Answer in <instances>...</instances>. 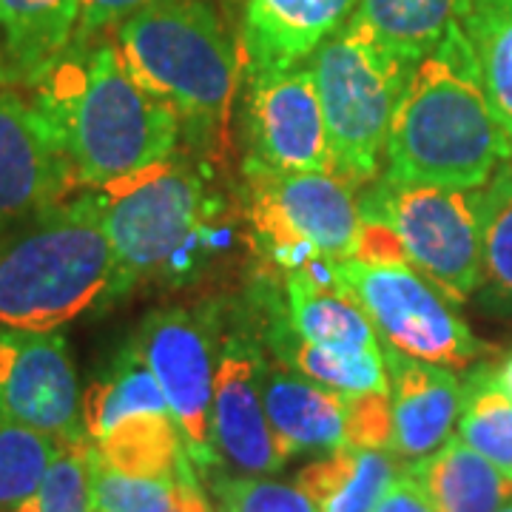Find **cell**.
I'll return each instance as SVG.
<instances>
[{"label": "cell", "mask_w": 512, "mask_h": 512, "mask_svg": "<svg viewBox=\"0 0 512 512\" xmlns=\"http://www.w3.org/2000/svg\"><path fill=\"white\" fill-rule=\"evenodd\" d=\"M32 103L72 183L86 188L168 160L180 137V114L131 77L117 43H72L37 80Z\"/></svg>", "instance_id": "cell-1"}, {"label": "cell", "mask_w": 512, "mask_h": 512, "mask_svg": "<svg viewBox=\"0 0 512 512\" xmlns=\"http://www.w3.org/2000/svg\"><path fill=\"white\" fill-rule=\"evenodd\" d=\"M512 160L458 23L413 69L387 134V171L410 183L478 191Z\"/></svg>", "instance_id": "cell-2"}, {"label": "cell", "mask_w": 512, "mask_h": 512, "mask_svg": "<svg viewBox=\"0 0 512 512\" xmlns=\"http://www.w3.org/2000/svg\"><path fill=\"white\" fill-rule=\"evenodd\" d=\"M114 299V251L97 191L57 202L0 245V330L55 333Z\"/></svg>", "instance_id": "cell-3"}, {"label": "cell", "mask_w": 512, "mask_h": 512, "mask_svg": "<svg viewBox=\"0 0 512 512\" xmlns=\"http://www.w3.org/2000/svg\"><path fill=\"white\" fill-rule=\"evenodd\" d=\"M117 49L131 77L180 114L217 128L237 94L242 52L202 0H165L120 23Z\"/></svg>", "instance_id": "cell-4"}, {"label": "cell", "mask_w": 512, "mask_h": 512, "mask_svg": "<svg viewBox=\"0 0 512 512\" xmlns=\"http://www.w3.org/2000/svg\"><path fill=\"white\" fill-rule=\"evenodd\" d=\"M308 63L325 111L336 177L353 188L379 180L393 114L419 63L384 46L359 15L330 35Z\"/></svg>", "instance_id": "cell-5"}, {"label": "cell", "mask_w": 512, "mask_h": 512, "mask_svg": "<svg viewBox=\"0 0 512 512\" xmlns=\"http://www.w3.org/2000/svg\"><path fill=\"white\" fill-rule=\"evenodd\" d=\"M359 214L387 222L402 239L410 268L447 299L461 305L481 288L478 191L382 174L365 191Z\"/></svg>", "instance_id": "cell-6"}, {"label": "cell", "mask_w": 512, "mask_h": 512, "mask_svg": "<svg viewBox=\"0 0 512 512\" xmlns=\"http://www.w3.org/2000/svg\"><path fill=\"white\" fill-rule=\"evenodd\" d=\"M251 222L274 262L288 271L333 268L353 256L359 202L353 185L325 171H274L248 163Z\"/></svg>", "instance_id": "cell-7"}, {"label": "cell", "mask_w": 512, "mask_h": 512, "mask_svg": "<svg viewBox=\"0 0 512 512\" xmlns=\"http://www.w3.org/2000/svg\"><path fill=\"white\" fill-rule=\"evenodd\" d=\"M97 200L114 251V296L180 254L202 220L200 177L171 157L97 188Z\"/></svg>", "instance_id": "cell-8"}, {"label": "cell", "mask_w": 512, "mask_h": 512, "mask_svg": "<svg viewBox=\"0 0 512 512\" xmlns=\"http://www.w3.org/2000/svg\"><path fill=\"white\" fill-rule=\"evenodd\" d=\"M330 274L362 305L384 348L450 370L476 365L490 350L467 328L453 299L410 265L379 268L345 259Z\"/></svg>", "instance_id": "cell-9"}, {"label": "cell", "mask_w": 512, "mask_h": 512, "mask_svg": "<svg viewBox=\"0 0 512 512\" xmlns=\"http://www.w3.org/2000/svg\"><path fill=\"white\" fill-rule=\"evenodd\" d=\"M134 348L151 367L163 390L171 419L185 447V456L200 473H211L220 456L211 439L214 402V345L202 316L188 311H163L148 316L134 339Z\"/></svg>", "instance_id": "cell-10"}, {"label": "cell", "mask_w": 512, "mask_h": 512, "mask_svg": "<svg viewBox=\"0 0 512 512\" xmlns=\"http://www.w3.org/2000/svg\"><path fill=\"white\" fill-rule=\"evenodd\" d=\"M0 416L57 441L86 439L83 396L66 336L0 330Z\"/></svg>", "instance_id": "cell-11"}, {"label": "cell", "mask_w": 512, "mask_h": 512, "mask_svg": "<svg viewBox=\"0 0 512 512\" xmlns=\"http://www.w3.org/2000/svg\"><path fill=\"white\" fill-rule=\"evenodd\" d=\"M251 160L274 171H333L328 126L311 63L254 74Z\"/></svg>", "instance_id": "cell-12"}, {"label": "cell", "mask_w": 512, "mask_h": 512, "mask_svg": "<svg viewBox=\"0 0 512 512\" xmlns=\"http://www.w3.org/2000/svg\"><path fill=\"white\" fill-rule=\"evenodd\" d=\"M262 376L265 365L248 342H225L214 370L211 439L220 461L248 476H271L288 461L265 413Z\"/></svg>", "instance_id": "cell-13"}, {"label": "cell", "mask_w": 512, "mask_h": 512, "mask_svg": "<svg viewBox=\"0 0 512 512\" xmlns=\"http://www.w3.org/2000/svg\"><path fill=\"white\" fill-rule=\"evenodd\" d=\"M72 185L35 103L0 92V231L43 214Z\"/></svg>", "instance_id": "cell-14"}, {"label": "cell", "mask_w": 512, "mask_h": 512, "mask_svg": "<svg viewBox=\"0 0 512 512\" xmlns=\"http://www.w3.org/2000/svg\"><path fill=\"white\" fill-rule=\"evenodd\" d=\"M382 353L390 376V453L407 467L436 453L453 436L464 399V382L450 367L419 362L390 348H382Z\"/></svg>", "instance_id": "cell-15"}, {"label": "cell", "mask_w": 512, "mask_h": 512, "mask_svg": "<svg viewBox=\"0 0 512 512\" xmlns=\"http://www.w3.org/2000/svg\"><path fill=\"white\" fill-rule=\"evenodd\" d=\"M359 0H242L239 52L251 74L308 63Z\"/></svg>", "instance_id": "cell-16"}, {"label": "cell", "mask_w": 512, "mask_h": 512, "mask_svg": "<svg viewBox=\"0 0 512 512\" xmlns=\"http://www.w3.org/2000/svg\"><path fill=\"white\" fill-rule=\"evenodd\" d=\"M262 402L282 456L348 447V396L291 370H265Z\"/></svg>", "instance_id": "cell-17"}, {"label": "cell", "mask_w": 512, "mask_h": 512, "mask_svg": "<svg viewBox=\"0 0 512 512\" xmlns=\"http://www.w3.org/2000/svg\"><path fill=\"white\" fill-rule=\"evenodd\" d=\"M80 0H0V83L37 80L72 46Z\"/></svg>", "instance_id": "cell-18"}, {"label": "cell", "mask_w": 512, "mask_h": 512, "mask_svg": "<svg viewBox=\"0 0 512 512\" xmlns=\"http://www.w3.org/2000/svg\"><path fill=\"white\" fill-rule=\"evenodd\" d=\"M285 308L288 328L305 342L339 350H382L362 305L333 279L330 268L288 271Z\"/></svg>", "instance_id": "cell-19"}, {"label": "cell", "mask_w": 512, "mask_h": 512, "mask_svg": "<svg viewBox=\"0 0 512 512\" xmlns=\"http://www.w3.org/2000/svg\"><path fill=\"white\" fill-rule=\"evenodd\" d=\"M436 512H498L512 498V481L458 436L436 453L404 467Z\"/></svg>", "instance_id": "cell-20"}, {"label": "cell", "mask_w": 512, "mask_h": 512, "mask_svg": "<svg viewBox=\"0 0 512 512\" xmlns=\"http://www.w3.org/2000/svg\"><path fill=\"white\" fill-rule=\"evenodd\" d=\"M402 473L390 450L339 447L299 470L296 487L319 512H376L382 495Z\"/></svg>", "instance_id": "cell-21"}, {"label": "cell", "mask_w": 512, "mask_h": 512, "mask_svg": "<svg viewBox=\"0 0 512 512\" xmlns=\"http://www.w3.org/2000/svg\"><path fill=\"white\" fill-rule=\"evenodd\" d=\"M458 29L498 126L512 143V0H458Z\"/></svg>", "instance_id": "cell-22"}, {"label": "cell", "mask_w": 512, "mask_h": 512, "mask_svg": "<svg viewBox=\"0 0 512 512\" xmlns=\"http://www.w3.org/2000/svg\"><path fill=\"white\" fill-rule=\"evenodd\" d=\"M140 416H171V410L151 367L131 342L114 359V365L83 393V430L97 441L117 424Z\"/></svg>", "instance_id": "cell-23"}, {"label": "cell", "mask_w": 512, "mask_h": 512, "mask_svg": "<svg viewBox=\"0 0 512 512\" xmlns=\"http://www.w3.org/2000/svg\"><path fill=\"white\" fill-rule=\"evenodd\" d=\"M370 32L413 63H421L456 23L458 0H359Z\"/></svg>", "instance_id": "cell-24"}, {"label": "cell", "mask_w": 512, "mask_h": 512, "mask_svg": "<svg viewBox=\"0 0 512 512\" xmlns=\"http://www.w3.org/2000/svg\"><path fill=\"white\" fill-rule=\"evenodd\" d=\"M461 382L458 439L512 481V396L501 387L493 365L476 367Z\"/></svg>", "instance_id": "cell-25"}, {"label": "cell", "mask_w": 512, "mask_h": 512, "mask_svg": "<svg viewBox=\"0 0 512 512\" xmlns=\"http://www.w3.org/2000/svg\"><path fill=\"white\" fill-rule=\"evenodd\" d=\"M282 339L276 342V350L282 362L311 379L325 384L336 393H390V376L384 365L382 350H339L322 348L299 339L291 328H282Z\"/></svg>", "instance_id": "cell-26"}, {"label": "cell", "mask_w": 512, "mask_h": 512, "mask_svg": "<svg viewBox=\"0 0 512 512\" xmlns=\"http://www.w3.org/2000/svg\"><path fill=\"white\" fill-rule=\"evenodd\" d=\"M92 444L106 467L146 478H177V461L185 453L171 416L128 419Z\"/></svg>", "instance_id": "cell-27"}, {"label": "cell", "mask_w": 512, "mask_h": 512, "mask_svg": "<svg viewBox=\"0 0 512 512\" xmlns=\"http://www.w3.org/2000/svg\"><path fill=\"white\" fill-rule=\"evenodd\" d=\"M481 211V291L493 311L512 316V160L484 188Z\"/></svg>", "instance_id": "cell-28"}, {"label": "cell", "mask_w": 512, "mask_h": 512, "mask_svg": "<svg viewBox=\"0 0 512 512\" xmlns=\"http://www.w3.org/2000/svg\"><path fill=\"white\" fill-rule=\"evenodd\" d=\"M60 441L0 416V512H15L46 476Z\"/></svg>", "instance_id": "cell-29"}, {"label": "cell", "mask_w": 512, "mask_h": 512, "mask_svg": "<svg viewBox=\"0 0 512 512\" xmlns=\"http://www.w3.org/2000/svg\"><path fill=\"white\" fill-rule=\"evenodd\" d=\"M97 450L92 439L60 441L46 476L29 501L15 512H92Z\"/></svg>", "instance_id": "cell-30"}, {"label": "cell", "mask_w": 512, "mask_h": 512, "mask_svg": "<svg viewBox=\"0 0 512 512\" xmlns=\"http://www.w3.org/2000/svg\"><path fill=\"white\" fill-rule=\"evenodd\" d=\"M94 512H180L177 478L126 476L97 458L92 487Z\"/></svg>", "instance_id": "cell-31"}, {"label": "cell", "mask_w": 512, "mask_h": 512, "mask_svg": "<svg viewBox=\"0 0 512 512\" xmlns=\"http://www.w3.org/2000/svg\"><path fill=\"white\" fill-rule=\"evenodd\" d=\"M211 495L217 512H319L296 484L259 476H214Z\"/></svg>", "instance_id": "cell-32"}, {"label": "cell", "mask_w": 512, "mask_h": 512, "mask_svg": "<svg viewBox=\"0 0 512 512\" xmlns=\"http://www.w3.org/2000/svg\"><path fill=\"white\" fill-rule=\"evenodd\" d=\"M393 416L390 393H353L348 396V444L365 450H390Z\"/></svg>", "instance_id": "cell-33"}, {"label": "cell", "mask_w": 512, "mask_h": 512, "mask_svg": "<svg viewBox=\"0 0 512 512\" xmlns=\"http://www.w3.org/2000/svg\"><path fill=\"white\" fill-rule=\"evenodd\" d=\"M165 0H80V18L74 29L72 43H89L109 26H120L137 12L151 9Z\"/></svg>", "instance_id": "cell-34"}, {"label": "cell", "mask_w": 512, "mask_h": 512, "mask_svg": "<svg viewBox=\"0 0 512 512\" xmlns=\"http://www.w3.org/2000/svg\"><path fill=\"white\" fill-rule=\"evenodd\" d=\"M350 259H356L362 265H379V268H387V265H410L402 239L396 237V231L387 222L376 220V217H362L356 248H353Z\"/></svg>", "instance_id": "cell-35"}, {"label": "cell", "mask_w": 512, "mask_h": 512, "mask_svg": "<svg viewBox=\"0 0 512 512\" xmlns=\"http://www.w3.org/2000/svg\"><path fill=\"white\" fill-rule=\"evenodd\" d=\"M376 512H436L430 498L424 495L421 484L402 467V473L393 478V484L382 495Z\"/></svg>", "instance_id": "cell-36"}, {"label": "cell", "mask_w": 512, "mask_h": 512, "mask_svg": "<svg viewBox=\"0 0 512 512\" xmlns=\"http://www.w3.org/2000/svg\"><path fill=\"white\" fill-rule=\"evenodd\" d=\"M177 504H180V512H217L211 507V501L202 495L197 470L185 453L177 461Z\"/></svg>", "instance_id": "cell-37"}, {"label": "cell", "mask_w": 512, "mask_h": 512, "mask_svg": "<svg viewBox=\"0 0 512 512\" xmlns=\"http://www.w3.org/2000/svg\"><path fill=\"white\" fill-rule=\"evenodd\" d=\"M495 376H498V382H501V387L507 390L512 396V353L501 362V365H495Z\"/></svg>", "instance_id": "cell-38"}, {"label": "cell", "mask_w": 512, "mask_h": 512, "mask_svg": "<svg viewBox=\"0 0 512 512\" xmlns=\"http://www.w3.org/2000/svg\"><path fill=\"white\" fill-rule=\"evenodd\" d=\"M498 512H512V498H510V501H507V504H504V507H501V510H498Z\"/></svg>", "instance_id": "cell-39"}, {"label": "cell", "mask_w": 512, "mask_h": 512, "mask_svg": "<svg viewBox=\"0 0 512 512\" xmlns=\"http://www.w3.org/2000/svg\"><path fill=\"white\" fill-rule=\"evenodd\" d=\"M92 512H94V510H92Z\"/></svg>", "instance_id": "cell-40"}]
</instances>
